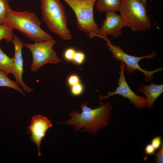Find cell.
Listing matches in <instances>:
<instances>
[{
  "mask_svg": "<svg viewBox=\"0 0 163 163\" xmlns=\"http://www.w3.org/2000/svg\"><path fill=\"white\" fill-rule=\"evenodd\" d=\"M112 107V104L108 102L92 109L87 106L86 102H84L80 107L82 113H79L78 110L72 111L69 114L71 117L69 120L60 123L72 126L76 131L82 128L81 132L95 134L101 129L108 125Z\"/></svg>",
  "mask_w": 163,
  "mask_h": 163,
  "instance_id": "1",
  "label": "cell"
},
{
  "mask_svg": "<svg viewBox=\"0 0 163 163\" xmlns=\"http://www.w3.org/2000/svg\"><path fill=\"white\" fill-rule=\"evenodd\" d=\"M4 24L17 30L35 43L53 39L41 28L40 22L36 14L28 11H17L9 8L5 14Z\"/></svg>",
  "mask_w": 163,
  "mask_h": 163,
  "instance_id": "2",
  "label": "cell"
},
{
  "mask_svg": "<svg viewBox=\"0 0 163 163\" xmlns=\"http://www.w3.org/2000/svg\"><path fill=\"white\" fill-rule=\"evenodd\" d=\"M40 3L43 19L48 28L62 39L70 40L67 16L60 0H40Z\"/></svg>",
  "mask_w": 163,
  "mask_h": 163,
  "instance_id": "3",
  "label": "cell"
},
{
  "mask_svg": "<svg viewBox=\"0 0 163 163\" xmlns=\"http://www.w3.org/2000/svg\"><path fill=\"white\" fill-rule=\"evenodd\" d=\"M124 24L134 32H145L150 29L152 24L145 6L138 0H122L118 11Z\"/></svg>",
  "mask_w": 163,
  "mask_h": 163,
  "instance_id": "4",
  "label": "cell"
},
{
  "mask_svg": "<svg viewBox=\"0 0 163 163\" xmlns=\"http://www.w3.org/2000/svg\"><path fill=\"white\" fill-rule=\"evenodd\" d=\"M63 0L74 12L78 29L86 34L90 38L95 37L99 31L94 17V6L97 0Z\"/></svg>",
  "mask_w": 163,
  "mask_h": 163,
  "instance_id": "5",
  "label": "cell"
},
{
  "mask_svg": "<svg viewBox=\"0 0 163 163\" xmlns=\"http://www.w3.org/2000/svg\"><path fill=\"white\" fill-rule=\"evenodd\" d=\"M56 43L54 39L34 43H24V46L31 51L32 62L30 69L36 72L42 66L47 63L56 64L61 61L53 46Z\"/></svg>",
  "mask_w": 163,
  "mask_h": 163,
  "instance_id": "6",
  "label": "cell"
},
{
  "mask_svg": "<svg viewBox=\"0 0 163 163\" xmlns=\"http://www.w3.org/2000/svg\"><path fill=\"white\" fill-rule=\"evenodd\" d=\"M102 39L106 42L105 44L115 60L117 61L120 60L125 64L127 73H132L136 70H138L144 74L145 80L149 82L153 80V75L155 73L163 70V67H161L153 71H146L142 69L139 65V62L143 59L154 58L156 55L155 52L149 55L141 57L132 56L124 52L120 46L112 44L107 37H103Z\"/></svg>",
  "mask_w": 163,
  "mask_h": 163,
  "instance_id": "7",
  "label": "cell"
},
{
  "mask_svg": "<svg viewBox=\"0 0 163 163\" xmlns=\"http://www.w3.org/2000/svg\"><path fill=\"white\" fill-rule=\"evenodd\" d=\"M126 65L123 62L121 61L119 67L120 72L118 83V86L114 91H109L107 92V95L104 96H100L99 99L101 100L116 94L121 95L123 97L129 99L130 102L136 107L139 109H142L147 107V102L145 98L142 96H139L135 94L131 89L126 79L124 71Z\"/></svg>",
  "mask_w": 163,
  "mask_h": 163,
  "instance_id": "8",
  "label": "cell"
},
{
  "mask_svg": "<svg viewBox=\"0 0 163 163\" xmlns=\"http://www.w3.org/2000/svg\"><path fill=\"white\" fill-rule=\"evenodd\" d=\"M52 124L47 117L40 115H35L31 120L30 124L28 128L27 134H30V140L34 142L37 146L39 156L41 155L40 146L41 141L46 135L48 129Z\"/></svg>",
  "mask_w": 163,
  "mask_h": 163,
  "instance_id": "9",
  "label": "cell"
},
{
  "mask_svg": "<svg viewBox=\"0 0 163 163\" xmlns=\"http://www.w3.org/2000/svg\"><path fill=\"white\" fill-rule=\"evenodd\" d=\"M116 12H106V18L101 27L99 28L98 34L96 37L102 38L110 35L117 38L121 35L122 30L125 26L120 15Z\"/></svg>",
  "mask_w": 163,
  "mask_h": 163,
  "instance_id": "10",
  "label": "cell"
},
{
  "mask_svg": "<svg viewBox=\"0 0 163 163\" xmlns=\"http://www.w3.org/2000/svg\"><path fill=\"white\" fill-rule=\"evenodd\" d=\"M14 48V54L13 56L14 62L12 74L14 77L16 81L25 92L30 93L34 90L27 86L24 82L22 75L23 73V61L22 56V50L24 45L23 42L18 37L14 35L12 41Z\"/></svg>",
  "mask_w": 163,
  "mask_h": 163,
  "instance_id": "11",
  "label": "cell"
},
{
  "mask_svg": "<svg viewBox=\"0 0 163 163\" xmlns=\"http://www.w3.org/2000/svg\"><path fill=\"white\" fill-rule=\"evenodd\" d=\"M138 91L145 95L147 107L150 109L156 99L163 92V85L155 84L152 82L147 85L142 84Z\"/></svg>",
  "mask_w": 163,
  "mask_h": 163,
  "instance_id": "12",
  "label": "cell"
},
{
  "mask_svg": "<svg viewBox=\"0 0 163 163\" xmlns=\"http://www.w3.org/2000/svg\"><path fill=\"white\" fill-rule=\"evenodd\" d=\"M122 0H97L95 6L97 11L101 12H116L119 10Z\"/></svg>",
  "mask_w": 163,
  "mask_h": 163,
  "instance_id": "13",
  "label": "cell"
},
{
  "mask_svg": "<svg viewBox=\"0 0 163 163\" xmlns=\"http://www.w3.org/2000/svg\"><path fill=\"white\" fill-rule=\"evenodd\" d=\"M14 59L8 57L2 50L0 46V70L6 74H12Z\"/></svg>",
  "mask_w": 163,
  "mask_h": 163,
  "instance_id": "14",
  "label": "cell"
},
{
  "mask_svg": "<svg viewBox=\"0 0 163 163\" xmlns=\"http://www.w3.org/2000/svg\"><path fill=\"white\" fill-rule=\"evenodd\" d=\"M0 87H6L14 89L22 94L24 96L26 95L20 86L15 82L10 79L7 75L0 70Z\"/></svg>",
  "mask_w": 163,
  "mask_h": 163,
  "instance_id": "15",
  "label": "cell"
},
{
  "mask_svg": "<svg viewBox=\"0 0 163 163\" xmlns=\"http://www.w3.org/2000/svg\"><path fill=\"white\" fill-rule=\"evenodd\" d=\"M13 30L6 24H0V41L4 39L8 43L12 42L14 36L13 33Z\"/></svg>",
  "mask_w": 163,
  "mask_h": 163,
  "instance_id": "16",
  "label": "cell"
},
{
  "mask_svg": "<svg viewBox=\"0 0 163 163\" xmlns=\"http://www.w3.org/2000/svg\"><path fill=\"white\" fill-rule=\"evenodd\" d=\"M8 0H0V24H4L5 17L10 7Z\"/></svg>",
  "mask_w": 163,
  "mask_h": 163,
  "instance_id": "17",
  "label": "cell"
},
{
  "mask_svg": "<svg viewBox=\"0 0 163 163\" xmlns=\"http://www.w3.org/2000/svg\"><path fill=\"white\" fill-rule=\"evenodd\" d=\"M71 87L70 91L72 95L75 96H78L81 95L84 91V87L80 82Z\"/></svg>",
  "mask_w": 163,
  "mask_h": 163,
  "instance_id": "18",
  "label": "cell"
},
{
  "mask_svg": "<svg viewBox=\"0 0 163 163\" xmlns=\"http://www.w3.org/2000/svg\"><path fill=\"white\" fill-rule=\"evenodd\" d=\"M76 51L74 48L70 47L66 49L63 53L64 58L67 61H73Z\"/></svg>",
  "mask_w": 163,
  "mask_h": 163,
  "instance_id": "19",
  "label": "cell"
},
{
  "mask_svg": "<svg viewBox=\"0 0 163 163\" xmlns=\"http://www.w3.org/2000/svg\"><path fill=\"white\" fill-rule=\"evenodd\" d=\"M85 59V55L84 53L76 51L73 61L77 64L81 65L84 62Z\"/></svg>",
  "mask_w": 163,
  "mask_h": 163,
  "instance_id": "20",
  "label": "cell"
},
{
  "mask_svg": "<svg viewBox=\"0 0 163 163\" xmlns=\"http://www.w3.org/2000/svg\"><path fill=\"white\" fill-rule=\"evenodd\" d=\"M67 82L69 86L71 87L80 82L78 76L75 74H72L68 77Z\"/></svg>",
  "mask_w": 163,
  "mask_h": 163,
  "instance_id": "21",
  "label": "cell"
},
{
  "mask_svg": "<svg viewBox=\"0 0 163 163\" xmlns=\"http://www.w3.org/2000/svg\"><path fill=\"white\" fill-rule=\"evenodd\" d=\"M155 162L156 163H163V143L162 142L161 145L158 152L155 155Z\"/></svg>",
  "mask_w": 163,
  "mask_h": 163,
  "instance_id": "22",
  "label": "cell"
},
{
  "mask_svg": "<svg viewBox=\"0 0 163 163\" xmlns=\"http://www.w3.org/2000/svg\"><path fill=\"white\" fill-rule=\"evenodd\" d=\"M151 144L156 150L159 149L162 144L161 136H157L152 139Z\"/></svg>",
  "mask_w": 163,
  "mask_h": 163,
  "instance_id": "23",
  "label": "cell"
},
{
  "mask_svg": "<svg viewBox=\"0 0 163 163\" xmlns=\"http://www.w3.org/2000/svg\"><path fill=\"white\" fill-rule=\"evenodd\" d=\"M156 150L151 144H147L145 148V152L146 154L148 155H152L155 154Z\"/></svg>",
  "mask_w": 163,
  "mask_h": 163,
  "instance_id": "24",
  "label": "cell"
},
{
  "mask_svg": "<svg viewBox=\"0 0 163 163\" xmlns=\"http://www.w3.org/2000/svg\"><path fill=\"white\" fill-rule=\"evenodd\" d=\"M142 3L145 6L147 5L146 2L147 0H138Z\"/></svg>",
  "mask_w": 163,
  "mask_h": 163,
  "instance_id": "25",
  "label": "cell"
}]
</instances>
